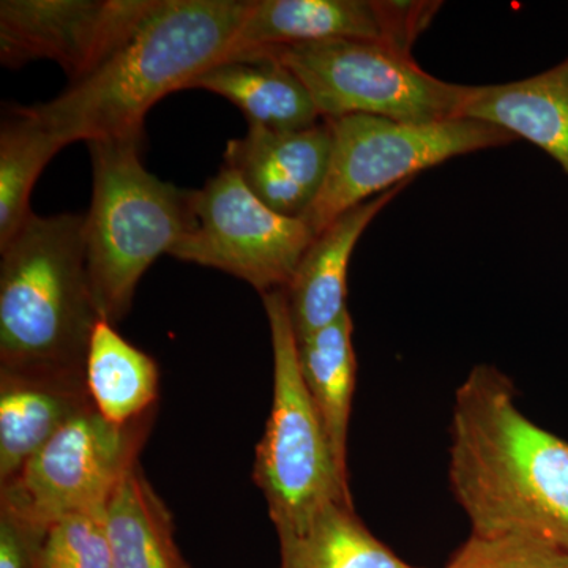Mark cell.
<instances>
[{"label": "cell", "instance_id": "1", "mask_svg": "<svg viewBox=\"0 0 568 568\" xmlns=\"http://www.w3.org/2000/svg\"><path fill=\"white\" fill-rule=\"evenodd\" d=\"M448 480L473 536L568 544V443L523 414L496 366H474L457 390Z\"/></svg>", "mask_w": 568, "mask_h": 568}, {"label": "cell", "instance_id": "2", "mask_svg": "<svg viewBox=\"0 0 568 568\" xmlns=\"http://www.w3.org/2000/svg\"><path fill=\"white\" fill-rule=\"evenodd\" d=\"M250 7L252 0H155L99 69L26 110L67 145L144 138L153 104L223 61Z\"/></svg>", "mask_w": 568, "mask_h": 568}, {"label": "cell", "instance_id": "3", "mask_svg": "<svg viewBox=\"0 0 568 568\" xmlns=\"http://www.w3.org/2000/svg\"><path fill=\"white\" fill-rule=\"evenodd\" d=\"M0 372L84 379L97 324L84 215L33 213L0 248Z\"/></svg>", "mask_w": 568, "mask_h": 568}, {"label": "cell", "instance_id": "4", "mask_svg": "<svg viewBox=\"0 0 568 568\" xmlns=\"http://www.w3.org/2000/svg\"><path fill=\"white\" fill-rule=\"evenodd\" d=\"M142 142H88L93 185L84 215L85 257L97 310L112 325L132 308L142 275L194 224V192L149 173L141 163Z\"/></svg>", "mask_w": 568, "mask_h": 568}, {"label": "cell", "instance_id": "5", "mask_svg": "<svg viewBox=\"0 0 568 568\" xmlns=\"http://www.w3.org/2000/svg\"><path fill=\"white\" fill-rule=\"evenodd\" d=\"M274 354V396L254 480L265 497L278 537L298 532L334 503L353 506L349 476L334 448L298 362V343L284 290L263 294Z\"/></svg>", "mask_w": 568, "mask_h": 568}, {"label": "cell", "instance_id": "6", "mask_svg": "<svg viewBox=\"0 0 568 568\" xmlns=\"http://www.w3.org/2000/svg\"><path fill=\"white\" fill-rule=\"evenodd\" d=\"M239 61H272L302 81L321 118L364 114L409 123L462 118L470 85L426 73L413 52L384 41L327 40L254 52Z\"/></svg>", "mask_w": 568, "mask_h": 568}, {"label": "cell", "instance_id": "7", "mask_svg": "<svg viewBox=\"0 0 568 568\" xmlns=\"http://www.w3.org/2000/svg\"><path fill=\"white\" fill-rule=\"evenodd\" d=\"M331 122V168L320 196L302 219L315 235L355 205L414 181L422 171L518 141L491 123L467 118L409 123L355 114Z\"/></svg>", "mask_w": 568, "mask_h": 568}, {"label": "cell", "instance_id": "8", "mask_svg": "<svg viewBox=\"0 0 568 568\" xmlns=\"http://www.w3.org/2000/svg\"><path fill=\"white\" fill-rule=\"evenodd\" d=\"M193 213L192 231L171 256L237 276L261 295L290 286L316 237L304 220L280 215L257 200L226 164L194 192Z\"/></svg>", "mask_w": 568, "mask_h": 568}, {"label": "cell", "instance_id": "9", "mask_svg": "<svg viewBox=\"0 0 568 568\" xmlns=\"http://www.w3.org/2000/svg\"><path fill=\"white\" fill-rule=\"evenodd\" d=\"M153 417L112 425L93 406L70 418L9 484L0 506L43 528L78 511L106 506L123 476L138 465Z\"/></svg>", "mask_w": 568, "mask_h": 568}, {"label": "cell", "instance_id": "10", "mask_svg": "<svg viewBox=\"0 0 568 568\" xmlns=\"http://www.w3.org/2000/svg\"><path fill=\"white\" fill-rule=\"evenodd\" d=\"M155 0H2L0 61L50 59L70 84L93 73L129 39Z\"/></svg>", "mask_w": 568, "mask_h": 568}, {"label": "cell", "instance_id": "11", "mask_svg": "<svg viewBox=\"0 0 568 568\" xmlns=\"http://www.w3.org/2000/svg\"><path fill=\"white\" fill-rule=\"evenodd\" d=\"M440 7L429 0H252L222 62L327 40L384 41L413 52Z\"/></svg>", "mask_w": 568, "mask_h": 568}, {"label": "cell", "instance_id": "12", "mask_svg": "<svg viewBox=\"0 0 568 568\" xmlns=\"http://www.w3.org/2000/svg\"><path fill=\"white\" fill-rule=\"evenodd\" d=\"M332 149L334 129L325 119L294 132L248 125L242 140L227 142L224 164L272 211L304 219L327 179Z\"/></svg>", "mask_w": 568, "mask_h": 568}, {"label": "cell", "instance_id": "13", "mask_svg": "<svg viewBox=\"0 0 568 568\" xmlns=\"http://www.w3.org/2000/svg\"><path fill=\"white\" fill-rule=\"evenodd\" d=\"M409 182L355 205L317 234L284 290L295 335L304 338L334 324L347 310V272L355 245L369 223Z\"/></svg>", "mask_w": 568, "mask_h": 568}, {"label": "cell", "instance_id": "14", "mask_svg": "<svg viewBox=\"0 0 568 568\" xmlns=\"http://www.w3.org/2000/svg\"><path fill=\"white\" fill-rule=\"evenodd\" d=\"M462 118L529 141L568 175V58L526 80L470 85Z\"/></svg>", "mask_w": 568, "mask_h": 568}, {"label": "cell", "instance_id": "15", "mask_svg": "<svg viewBox=\"0 0 568 568\" xmlns=\"http://www.w3.org/2000/svg\"><path fill=\"white\" fill-rule=\"evenodd\" d=\"M91 405L84 379L0 372V485Z\"/></svg>", "mask_w": 568, "mask_h": 568}, {"label": "cell", "instance_id": "16", "mask_svg": "<svg viewBox=\"0 0 568 568\" xmlns=\"http://www.w3.org/2000/svg\"><path fill=\"white\" fill-rule=\"evenodd\" d=\"M190 89H204L230 100L244 112L248 125L274 132L310 129L323 121L302 81L272 61L216 63Z\"/></svg>", "mask_w": 568, "mask_h": 568}, {"label": "cell", "instance_id": "17", "mask_svg": "<svg viewBox=\"0 0 568 568\" xmlns=\"http://www.w3.org/2000/svg\"><path fill=\"white\" fill-rule=\"evenodd\" d=\"M84 383L93 409L112 425L129 426L155 416L160 369L114 325L100 321L85 357Z\"/></svg>", "mask_w": 568, "mask_h": 568}, {"label": "cell", "instance_id": "18", "mask_svg": "<svg viewBox=\"0 0 568 568\" xmlns=\"http://www.w3.org/2000/svg\"><path fill=\"white\" fill-rule=\"evenodd\" d=\"M104 517L112 568H189L175 544L173 517L140 465L119 481Z\"/></svg>", "mask_w": 568, "mask_h": 568}, {"label": "cell", "instance_id": "19", "mask_svg": "<svg viewBox=\"0 0 568 568\" xmlns=\"http://www.w3.org/2000/svg\"><path fill=\"white\" fill-rule=\"evenodd\" d=\"M353 334V317L347 312L334 324L297 338L305 386L331 439L336 463L346 476H349L347 439L357 376Z\"/></svg>", "mask_w": 568, "mask_h": 568}, {"label": "cell", "instance_id": "20", "mask_svg": "<svg viewBox=\"0 0 568 568\" xmlns=\"http://www.w3.org/2000/svg\"><path fill=\"white\" fill-rule=\"evenodd\" d=\"M278 538L282 568H418L377 540L347 504H331L304 529Z\"/></svg>", "mask_w": 568, "mask_h": 568}, {"label": "cell", "instance_id": "21", "mask_svg": "<svg viewBox=\"0 0 568 568\" xmlns=\"http://www.w3.org/2000/svg\"><path fill=\"white\" fill-rule=\"evenodd\" d=\"M67 148L24 106L14 108L0 130V248L33 215L31 196L37 179L52 156Z\"/></svg>", "mask_w": 568, "mask_h": 568}, {"label": "cell", "instance_id": "22", "mask_svg": "<svg viewBox=\"0 0 568 568\" xmlns=\"http://www.w3.org/2000/svg\"><path fill=\"white\" fill-rule=\"evenodd\" d=\"M104 507L52 523L41 545L39 568H112Z\"/></svg>", "mask_w": 568, "mask_h": 568}, {"label": "cell", "instance_id": "23", "mask_svg": "<svg viewBox=\"0 0 568 568\" xmlns=\"http://www.w3.org/2000/svg\"><path fill=\"white\" fill-rule=\"evenodd\" d=\"M446 568H568V544L540 537L470 536Z\"/></svg>", "mask_w": 568, "mask_h": 568}, {"label": "cell", "instance_id": "24", "mask_svg": "<svg viewBox=\"0 0 568 568\" xmlns=\"http://www.w3.org/2000/svg\"><path fill=\"white\" fill-rule=\"evenodd\" d=\"M47 529L0 506V568H39Z\"/></svg>", "mask_w": 568, "mask_h": 568}]
</instances>
